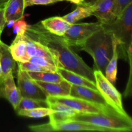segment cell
Masks as SVG:
<instances>
[{"label": "cell", "mask_w": 132, "mask_h": 132, "mask_svg": "<svg viewBox=\"0 0 132 132\" xmlns=\"http://www.w3.org/2000/svg\"><path fill=\"white\" fill-rule=\"evenodd\" d=\"M102 27L97 23H82L71 24L63 37L70 46L81 48L86 40Z\"/></svg>", "instance_id": "52a82bcc"}, {"label": "cell", "mask_w": 132, "mask_h": 132, "mask_svg": "<svg viewBox=\"0 0 132 132\" xmlns=\"http://www.w3.org/2000/svg\"><path fill=\"white\" fill-rule=\"evenodd\" d=\"M18 67L25 72H48L46 69L43 68L35 63L30 61L18 62Z\"/></svg>", "instance_id": "484cf974"}, {"label": "cell", "mask_w": 132, "mask_h": 132, "mask_svg": "<svg viewBox=\"0 0 132 132\" xmlns=\"http://www.w3.org/2000/svg\"><path fill=\"white\" fill-rule=\"evenodd\" d=\"M68 119L96 125L108 129L110 132H129L132 130L131 117L116 112L96 113H78Z\"/></svg>", "instance_id": "277c9868"}, {"label": "cell", "mask_w": 132, "mask_h": 132, "mask_svg": "<svg viewBox=\"0 0 132 132\" xmlns=\"http://www.w3.org/2000/svg\"><path fill=\"white\" fill-rule=\"evenodd\" d=\"M30 130L34 131L50 132L58 131H98L110 132L109 130L96 125L72 119L50 121L46 124L30 126Z\"/></svg>", "instance_id": "5b68a950"}, {"label": "cell", "mask_w": 132, "mask_h": 132, "mask_svg": "<svg viewBox=\"0 0 132 132\" xmlns=\"http://www.w3.org/2000/svg\"><path fill=\"white\" fill-rule=\"evenodd\" d=\"M24 9V0H8L3 8L5 23L23 18Z\"/></svg>", "instance_id": "9a60e30c"}, {"label": "cell", "mask_w": 132, "mask_h": 132, "mask_svg": "<svg viewBox=\"0 0 132 132\" xmlns=\"http://www.w3.org/2000/svg\"><path fill=\"white\" fill-rule=\"evenodd\" d=\"M94 73L97 89L104 97L108 105L118 113L125 116H128L124 109L122 95L116 88L114 85L107 79L101 71L94 70Z\"/></svg>", "instance_id": "8992f818"}, {"label": "cell", "mask_w": 132, "mask_h": 132, "mask_svg": "<svg viewBox=\"0 0 132 132\" xmlns=\"http://www.w3.org/2000/svg\"><path fill=\"white\" fill-rule=\"evenodd\" d=\"M110 32L117 42L119 58L128 61V50L132 45V2L129 3L114 21L101 24Z\"/></svg>", "instance_id": "3957f363"}, {"label": "cell", "mask_w": 132, "mask_h": 132, "mask_svg": "<svg viewBox=\"0 0 132 132\" xmlns=\"http://www.w3.org/2000/svg\"><path fill=\"white\" fill-rule=\"evenodd\" d=\"M23 18L15 21L13 24V32L16 34V35L24 34L28 27V24L23 19Z\"/></svg>", "instance_id": "4316f807"}, {"label": "cell", "mask_w": 132, "mask_h": 132, "mask_svg": "<svg viewBox=\"0 0 132 132\" xmlns=\"http://www.w3.org/2000/svg\"><path fill=\"white\" fill-rule=\"evenodd\" d=\"M92 6V15L96 17L101 24H108L117 17L116 0H99Z\"/></svg>", "instance_id": "8fae6325"}, {"label": "cell", "mask_w": 132, "mask_h": 132, "mask_svg": "<svg viewBox=\"0 0 132 132\" xmlns=\"http://www.w3.org/2000/svg\"><path fill=\"white\" fill-rule=\"evenodd\" d=\"M8 0H0V9L1 8H4L5 5L7 2Z\"/></svg>", "instance_id": "d6a6232c"}, {"label": "cell", "mask_w": 132, "mask_h": 132, "mask_svg": "<svg viewBox=\"0 0 132 132\" xmlns=\"http://www.w3.org/2000/svg\"><path fill=\"white\" fill-rule=\"evenodd\" d=\"M117 42L113 37V54L106 67L104 76L107 79L114 85L117 80V62L119 59V52Z\"/></svg>", "instance_id": "ffe728a7"}, {"label": "cell", "mask_w": 132, "mask_h": 132, "mask_svg": "<svg viewBox=\"0 0 132 132\" xmlns=\"http://www.w3.org/2000/svg\"><path fill=\"white\" fill-rule=\"evenodd\" d=\"M116 12H117V15L118 16L121 12L125 9V8L132 1L131 0H116Z\"/></svg>", "instance_id": "f1b7e54d"}, {"label": "cell", "mask_w": 132, "mask_h": 132, "mask_svg": "<svg viewBox=\"0 0 132 132\" xmlns=\"http://www.w3.org/2000/svg\"><path fill=\"white\" fill-rule=\"evenodd\" d=\"M57 72L68 82L72 85L82 86L94 90H97L95 83L92 82L88 79L85 78L83 76L73 72L69 70L65 69L62 67H57Z\"/></svg>", "instance_id": "e0dca14e"}, {"label": "cell", "mask_w": 132, "mask_h": 132, "mask_svg": "<svg viewBox=\"0 0 132 132\" xmlns=\"http://www.w3.org/2000/svg\"><path fill=\"white\" fill-rule=\"evenodd\" d=\"M46 101L48 103H59L65 104L77 112L81 113H96L101 112H116L113 109H108L98 104H94L88 101L75 97L70 95L63 96H47Z\"/></svg>", "instance_id": "ba28073f"}, {"label": "cell", "mask_w": 132, "mask_h": 132, "mask_svg": "<svg viewBox=\"0 0 132 132\" xmlns=\"http://www.w3.org/2000/svg\"><path fill=\"white\" fill-rule=\"evenodd\" d=\"M35 81V80H34ZM47 96H63L70 94L72 84L66 80L60 82H46L35 81Z\"/></svg>", "instance_id": "4fadbf2b"}, {"label": "cell", "mask_w": 132, "mask_h": 132, "mask_svg": "<svg viewBox=\"0 0 132 132\" xmlns=\"http://www.w3.org/2000/svg\"><path fill=\"white\" fill-rule=\"evenodd\" d=\"M13 58L16 62L28 61L27 55V41L24 34L16 35V37L9 46Z\"/></svg>", "instance_id": "d6986e66"}, {"label": "cell", "mask_w": 132, "mask_h": 132, "mask_svg": "<svg viewBox=\"0 0 132 132\" xmlns=\"http://www.w3.org/2000/svg\"><path fill=\"white\" fill-rule=\"evenodd\" d=\"M41 23L50 33L59 36H63L71 25L62 17L57 16L44 19Z\"/></svg>", "instance_id": "ac0fdd59"}, {"label": "cell", "mask_w": 132, "mask_h": 132, "mask_svg": "<svg viewBox=\"0 0 132 132\" xmlns=\"http://www.w3.org/2000/svg\"><path fill=\"white\" fill-rule=\"evenodd\" d=\"M97 1H99V0H84L82 3L85 4V5L92 6V5H93L94 4H95Z\"/></svg>", "instance_id": "4dcf8cb0"}, {"label": "cell", "mask_w": 132, "mask_h": 132, "mask_svg": "<svg viewBox=\"0 0 132 132\" xmlns=\"http://www.w3.org/2000/svg\"><path fill=\"white\" fill-rule=\"evenodd\" d=\"M5 25H3L0 27V41H1V34H2L4 28H5Z\"/></svg>", "instance_id": "836d02e7"}, {"label": "cell", "mask_w": 132, "mask_h": 132, "mask_svg": "<svg viewBox=\"0 0 132 132\" xmlns=\"http://www.w3.org/2000/svg\"><path fill=\"white\" fill-rule=\"evenodd\" d=\"M0 97L6 99L15 110L17 109L21 95L15 83L14 76L12 71L0 78Z\"/></svg>", "instance_id": "30bf717a"}, {"label": "cell", "mask_w": 132, "mask_h": 132, "mask_svg": "<svg viewBox=\"0 0 132 132\" xmlns=\"http://www.w3.org/2000/svg\"><path fill=\"white\" fill-rule=\"evenodd\" d=\"M61 1V0H24V8L32 5H46Z\"/></svg>", "instance_id": "83f0119b"}, {"label": "cell", "mask_w": 132, "mask_h": 132, "mask_svg": "<svg viewBox=\"0 0 132 132\" xmlns=\"http://www.w3.org/2000/svg\"><path fill=\"white\" fill-rule=\"evenodd\" d=\"M24 35L47 48L55 57L57 67H62L76 72L95 83L94 70L73 51L63 36L50 33L42 25L41 22L28 25Z\"/></svg>", "instance_id": "6da1fadb"}, {"label": "cell", "mask_w": 132, "mask_h": 132, "mask_svg": "<svg viewBox=\"0 0 132 132\" xmlns=\"http://www.w3.org/2000/svg\"><path fill=\"white\" fill-rule=\"evenodd\" d=\"M3 12V8H1L0 9V27L6 24V23L5 21V19H4Z\"/></svg>", "instance_id": "f546056e"}, {"label": "cell", "mask_w": 132, "mask_h": 132, "mask_svg": "<svg viewBox=\"0 0 132 132\" xmlns=\"http://www.w3.org/2000/svg\"><path fill=\"white\" fill-rule=\"evenodd\" d=\"M37 108H48V103L47 101L21 97L15 111L18 112L21 110H30Z\"/></svg>", "instance_id": "603a6c76"}, {"label": "cell", "mask_w": 132, "mask_h": 132, "mask_svg": "<svg viewBox=\"0 0 132 132\" xmlns=\"http://www.w3.org/2000/svg\"><path fill=\"white\" fill-rule=\"evenodd\" d=\"M28 61L41 66V67L47 70L48 72H57V67L55 66V64L52 61L48 59L47 58L39 56V55H35V56L30 58Z\"/></svg>", "instance_id": "d4e9b609"}, {"label": "cell", "mask_w": 132, "mask_h": 132, "mask_svg": "<svg viewBox=\"0 0 132 132\" xmlns=\"http://www.w3.org/2000/svg\"><path fill=\"white\" fill-rule=\"evenodd\" d=\"M61 1H70V3H72L76 4V5H81V4H82V3H83L84 0H61Z\"/></svg>", "instance_id": "1f68e13d"}, {"label": "cell", "mask_w": 132, "mask_h": 132, "mask_svg": "<svg viewBox=\"0 0 132 132\" xmlns=\"http://www.w3.org/2000/svg\"><path fill=\"white\" fill-rule=\"evenodd\" d=\"M24 37L27 41V55L28 59L35 55H39V56L47 58L48 59L52 61L57 67H58L55 57L47 48L45 47L39 43L31 39L29 37H27L25 35H24Z\"/></svg>", "instance_id": "2e32d148"}, {"label": "cell", "mask_w": 132, "mask_h": 132, "mask_svg": "<svg viewBox=\"0 0 132 132\" xmlns=\"http://www.w3.org/2000/svg\"><path fill=\"white\" fill-rule=\"evenodd\" d=\"M79 48L93 57L94 70L101 71L104 75L106 67L113 54V36L110 32L101 27Z\"/></svg>", "instance_id": "7a4b0ae2"}, {"label": "cell", "mask_w": 132, "mask_h": 132, "mask_svg": "<svg viewBox=\"0 0 132 132\" xmlns=\"http://www.w3.org/2000/svg\"><path fill=\"white\" fill-rule=\"evenodd\" d=\"M18 88L21 97L46 100V95L34 80L30 77L27 72L18 67L16 73Z\"/></svg>", "instance_id": "9c48e42d"}, {"label": "cell", "mask_w": 132, "mask_h": 132, "mask_svg": "<svg viewBox=\"0 0 132 132\" xmlns=\"http://www.w3.org/2000/svg\"><path fill=\"white\" fill-rule=\"evenodd\" d=\"M92 6L82 3L77 5V8L72 12L64 15L62 18L70 24H73L84 18L92 15Z\"/></svg>", "instance_id": "44dd1931"}, {"label": "cell", "mask_w": 132, "mask_h": 132, "mask_svg": "<svg viewBox=\"0 0 132 132\" xmlns=\"http://www.w3.org/2000/svg\"><path fill=\"white\" fill-rule=\"evenodd\" d=\"M30 78L35 81L46 82H60L64 79L57 72H27Z\"/></svg>", "instance_id": "7402d4cb"}, {"label": "cell", "mask_w": 132, "mask_h": 132, "mask_svg": "<svg viewBox=\"0 0 132 132\" xmlns=\"http://www.w3.org/2000/svg\"><path fill=\"white\" fill-rule=\"evenodd\" d=\"M2 76V71H1V64H0V78Z\"/></svg>", "instance_id": "e575fe53"}, {"label": "cell", "mask_w": 132, "mask_h": 132, "mask_svg": "<svg viewBox=\"0 0 132 132\" xmlns=\"http://www.w3.org/2000/svg\"><path fill=\"white\" fill-rule=\"evenodd\" d=\"M18 114L23 117L29 118H43L54 113V111L50 108H37L30 110H21L17 112Z\"/></svg>", "instance_id": "cb8c5ba5"}, {"label": "cell", "mask_w": 132, "mask_h": 132, "mask_svg": "<svg viewBox=\"0 0 132 132\" xmlns=\"http://www.w3.org/2000/svg\"><path fill=\"white\" fill-rule=\"evenodd\" d=\"M69 95L83 99L94 104H98L108 109H113L110 106L108 105L105 99L98 90H94L86 86L72 85Z\"/></svg>", "instance_id": "7c38bea8"}, {"label": "cell", "mask_w": 132, "mask_h": 132, "mask_svg": "<svg viewBox=\"0 0 132 132\" xmlns=\"http://www.w3.org/2000/svg\"><path fill=\"white\" fill-rule=\"evenodd\" d=\"M0 64L2 76L12 71L14 76H16L18 62L15 61L12 55L9 46L0 41Z\"/></svg>", "instance_id": "5bb4252c"}]
</instances>
